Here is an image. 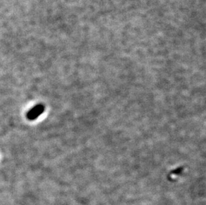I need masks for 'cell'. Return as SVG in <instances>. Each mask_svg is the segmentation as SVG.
Wrapping results in <instances>:
<instances>
[{
    "mask_svg": "<svg viewBox=\"0 0 206 205\" xmlns=\"http://www.w3.org/2000/svg\"><path fill=\"white\" fill-rule=\"evenodd\" d=\"M44 106L43 105L39 104L36 106L33 107L31 110H29L27 113V117L29 120H35L40 116L44 111Z\"/></svg>",
    "mask_w": 206,
    "mask_h": 205,
    "instance_id": "1",
    "label": "cell"
}]
</instances>
